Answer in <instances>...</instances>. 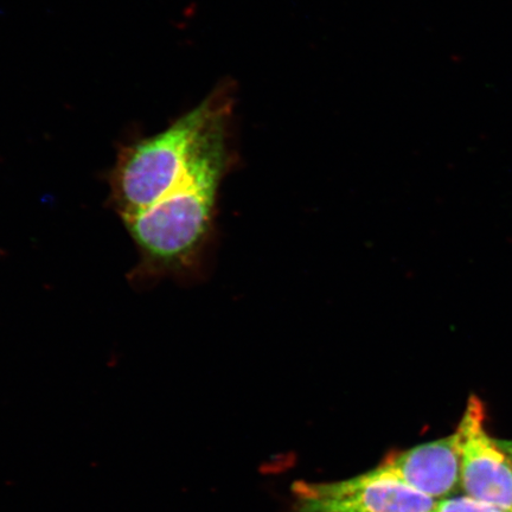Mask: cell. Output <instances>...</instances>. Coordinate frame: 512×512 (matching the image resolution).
I'll use <instances>...</instances> for the list:
<instances>
[{"label":"cell","mask_w":512,"mask_h":512,"mask_svg":"<svg viewBox=\"0 0 512 512\" xmlns=\"http://www.w3.org/2000/svg\"><path fill=\"white\" fill-rule=\"evenodd\" d=\"M233 162L232 126H227L171 177L149 207L123 221L139 253L137 278L184 275L200 264Z\"/></svg>","instance_id":"1"},{"label":"cell","mask_w":512,"mask_h":512,"mask_svg":"<svg viewBox=\"0 0 512 512\" xmlns=\"http://www.w3.org/2000/svg\"><path fill=\"white\" fill-rule=\"evenodd\" d=\"M292 495L294 512H434L438 504L381 464L339 482H296Z\"/></svg>","instance_id":"2"},{"label":"cell","mask_w":512,"mask_h":512,"mask_svg":"<svg viewBox=\"0 0 512 512\" xmlns=\"http://www.w3.org/2000/svg\"><path fill=\"white\" fill-rule=\"evenodd\" d=\"M483 402L472 395L457 432L460 438V486L466 496L512 512V462L490 437Z\"/></svg>","instance_id":"3"},{"label":"cell","mask_w":512,"mask_h":512,"mask_svg":"<svg viewBox=\"0 0 512 512\" xmlns=\"http://www.w3.org/2000/svg\"><path fill=\"white\" fill-rule=\"evenodd\" d=\"M381 465L435 501L452 497L454 492L462 488L459 433L456 431L446 438L390 454Z\"/></svg>","instance_id":"4"},{"label":"cell","mask_w":512,"mask_h":512,"mask_svg":"<svg viewBox=\"0 0 512 512\" xmlns=\"http://www.w3.org/2000/svg\"><path fill=\"white\" fill-rule=\"evenodd\" d=\"M434 512H509L497 505L478 501L469 496L448 497L438 501Z\"/></svg>","instance_id":"5"},{"label":"cell","mask_w":512,"mask_h":512,"mask_svg":"<svg viewBox=\"0 0 512 512\" xmlns=\"http://www.w3.org/2000/svg\"><path fill=\"white\" fill-rule=\"evenodd\" d=\"M499 446L503 448V451L508 454L512 462V440H497Z\"/></svg>","instance_id":"6"}]
</instances>
